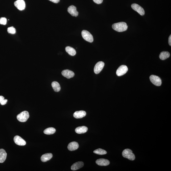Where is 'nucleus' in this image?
I'll return each mask as SVG.
<instances>
[{"mask_svg":"<svg viewBox=\"0 0 171 171\" xmlns=\"http://www.w3.org/2000/svg\"><path fill=\"white\" fill-rule=\"evenodd\" d=\"M7 23V19L5 17H2L0 19V24L6 25Z\"/></svg>","mask_w":171,"mask_h":171,"instance_id":"nucleus-26","label":"nucleus"},{"mask_svg":"<svg viewBox=\"0 0 171 171\" xmlns=\"http://www.w3.org/2000/svg\"><path fill=\"white\" fill-rule=\"evenodd\" d=\"M68 12L72 16L77 17L78 16V12L77 11V8L74 6H69L68 9Z\"/></svg>","mask_w":171,"mask_h":171,"instance_id":"nucleus-11","label":"nucleus"},{"mask_svg":"<svg viewBox=\"0 0 171 171\" xmlns=\"http://www.w3.org/2000/svg\"><path fill=\"white\" fill-rule=\"evenodd\" d=\"M5 99L4 97L2 96H0V102Z\"/></svg>","mask_w":171,"mask_h":171,"instance_id":"nucleus-31","label":"nucleus"},{"mask_svg":"<svg viewBox=\"0 0 171 171\" xmlns=\"http://www.w3.org/2000/svg\"><path fill=\"white\" fill-rule=\"evenodd\" d=\"M112 28L117 32H122L127 30L128 26L125 22H120L114 23L112 25Z\"/></svg>","mask_w":171,"mask_h":171,"instance_id":"nucleus-1","label":"nucleus"},{"mask_svg":"<svg viewBox=\"0 0 171 171\" xmlns=\"http://www.w3.org/2000/svg\"><path fill=\"white\" fill-rule=\"evenodd\" d=\"M86 113L84 111H77L74 113L73 116L76 118H81L85 116Z\"/></svg>","mask_w":171,"mask_h":171,"instance_id":"nucleus-14","label":"nucleus"},{"mask_svg":"<svg viewBox=\"0 0 171 171\" xmlns=\"http://www.w3.org/2000/svg\"><path fill=\"white\" fill-rule=\"evenodd\" d=\"M168 43H169V45L171 46V35H170L169 36V38H168Z\"/></svg>","mask_w":171,"mask_h":171,"instance_id":"nucleus-30","label":"nucleus"},{"mask_svg":"<svg viewBox=\"0 0 171 171\" xmlns=\"http://www.w3.org/2000/svg\"><path fill=\"white\" fill-rule=\"evenodd\" d=\"M56 131V129L54 128L49 127L45 130L43 132L46 134L51 135L54 134Z\"/></svg>","mask_w":171,"mask_h":171,"instance_id":"nucleus-23","label":"nucleus"},{"mask_svg":"<svg viewBox=\"0 0 171 171\" xmlns=\"http://www.w3.org/2000/svg\"><path fill=\"white\" fill-rule=\"evenodd\" d=\"M79 147L78 143L76 142H72L70 143L68 146V150L74 151L77 150Z\"/></svg>","mask_w":171,"mask_h":171,"instance_id":"nucleus-15","label":"nucleus"},{"mask_svg":"<svg viewBox=\"0 0 171 171\" xmlns=\"http://www.w3.org/2000/svg\"><path fill=\"white\" fill-rule=\"evenodd\" d=\"M122 155L124 158H127L130 160L133 161L135 159V156L133 153V151L129 149L124 150L122 152Z\"/></svg>","mask_w":171,"mask_h":171,"instance_id":"nucleus-2","label":"nucleus"},{"mask_svg":"<svg viewBox=\"0 0 171 171\" xmlns=\"http://www.w3.org/2000/svg\"><path fill=\"white\" fill-rule=\"evenodd\" d=\"M170 55L168 52H161L159 55V58L162 60L167 59L170 57Z\"/></svg>","mask_w":171,"mask_h":171,"instance_id":"nucleus-22","label":"nucleus"},{"mask_svg":"<svg viewBox=\"0 0 171 171\" xmlns=\"http://www.w3.org/2000/svg\"><path fill=\"white\" fill-rule=\"evenodd\" d=\"M7 32L8 33L11 34H15L16 33V30L14 27H9L7 29Z\"/></svg>","mask_w":171,"mask_h":171,"instance_id":"nucleus-25","label":"nucleus"},{"mask_svg":"<svg viewBox=\"0 0 171 171\" xmlns=\"http://www.w3.org/2000/svg\"><path fill=\"white\" fill-rule=\"evenodd\" d=\"M88 130V128L85 126H82L77 127L75 129L76 133L78 134H83L87 132Z\"/></svg>","mask_w":171,"mask_h":171,"instance_id":"nucleus-17","label":"nucleus"},{"mask_svg":"<svg viewBox=\"0 0 171 171\" xmlns=\"http://www.w3.org/2000/svg\"><path fill=\"white\" fill-rule=\"evenodd\" d=\"M52 86L55 91L59 92L61 90V87L58 82L54 81L52 82Z\"/></svg>","mask_w":171,"mask_h":171,"instance_id":"nucleus-21","label":"nucleus"},{"mask_svg":"<svg viewBox=\"0 0 171 171\" xmlns=\"http://www.w3.org/2000/svg\"><path fill=\"white\" fill-rule=\"evenodd\" d=\"M29 116V113L28 111H23L18 114L17 116V118L19 121L23 122L27 121Z\"/></svg>","mask_w":171,"mask_h":171,"instance_id":"nucleus-3","label":"nucleus"},{"mask_svg":"<svg viewBox=\"0 0 171 171\" xmlns=\"http://www.w3.org/2000/svg\"><path fill=\"white\" fill-rule=\"evenodd\" d=\"M96 163L98 165L101 166H106L109 165L110 164L109 161L108 160L101 158L97 159Z\"/></svg>","mask_w":171,"mask_h":171,"instance_id":"nucleus-13","label":"nucleus"},{"mask_svg":"<svg viewBox=\"0 0 171 171\" xmlns=\"http://www.w3.org/2000/svg\"><path fill=\"white\" fill-rule=\"evenodd\" d=\"M7 99H4L3 100V101H2L1 102H0V103H1V105H5L6 104V103H7Z\"/></svg>","mask_w":171,"mask_h":171,"instance_id":"nucleus-28","label":"nucleus"},{"mask_svg":"<svg viewBox=\"0 0 171 171\" xmlns=\"http://www.w3.org/2000/svg\"><path fill=\"white\" fill-rule=\"evenodd\" d=\"M82 37L86 41L90 42H93V36L89 32L86 30H83L82 32Z\"/></svg>","mask_w":171,"mask_h":171,"instance_id":"nucleus-4","label":"nucleus"},{"mask_svg":"<svg viewBox=\"0 0 171 171\" xmlns=\"http://www.w3.org/2000/svg\"><path fill=\"white\" fill-rule=\"evenodd\" d=\"M14 141L16 144L19 145L24 146L26 144V141L18 136H15L14 138Z\"/></svg>","mask_w":171,"mask_h":171,"instance_id":"nucleus-10","label":"nucleus"},{"mask_svg":"<svg viewBox=\"0 0 171 171\" xmlns=\"http://www.w3.org/2000/svg\"><path fill=\"white\" fill-rule=\"evenodd\" d=\"M53 157L52 153H47L43 155L41 158V161L42 162H45L50 160Z\"/></svg>","mask_w":171,"mask_h":171,"instance_id":"nucleus-19","label":"nucleus"},{"mask_svg":"<svg viewBox=\"0 0 171 171\" xmlns=\"http://www.w3.org/2000/svg\"><path fill=\"white\" fill-rule=\"evenodd\" d=\"M51 2H53V3H57L58 2H59L60 1V0H48Z\"/></svg>","mask_w":171,"mask_h":171,"instance_id":"nucleus-29","label":"nucleus"},{"mask_svg":"<svg viewBox=\"0 0 171 171\" xmlns=\"http://www.w3.org/2000/svg\"><path fill=\"white\" fill-rule=\"evenodd\" d=\"M84 166V163L82 162H76L71 166V169L73 170H76L80 169Z\"/></svg>","mask_w":171,"mask_h":171,"instance_id":"nucleus-16","label":"nucleus"},{"mask_svg":"<svg viewBox=\"0 0 171 171\" xmlns=\"http://www.w3.org/2000/svg\"><path fill=\"white\" fill-rule=\"evenodd\" d=\"M93 1L96 4H99L102 3L103 0H93Z\"/></svg>","mask_w":171,"mask_h":171,"instance_id":"nucleus-27","label":"nucleus"},{"mask_svg":"<svg viewBox=\"0 0 171 171\" xmlns=\"http://www.w3.org/2000/svg\"><path fill=\"white\" fill-rule=\"evenodd\" d=\"M65 50L68 54L71 56H74L76 54V52L75 50L73 48L70 46H67L66 47Z\"/></svg>","mask_w":171,"mask_h":171,"instance_id":"nucleus-20","label":"nucleus"},{"mask_svg":"<svg viewBox=\"0 0 171 171\" xmlns=\"http://www.w3.org/2000/svg\"><path fill=\"white\" fill-rule=\"evenodd\" d=\"M104 65V62L102 61L97 62L94 67V73L97 74H99L103 69Z\"/></svg>","mask_w":171,"mask_h":171,"instance_id":"nucleus-8","label":"nucleus"},{"mask_svg":"<svg viewBox=\"0 0 171 171\" xmlns=\"http://www.w3.org/2000/svg\"><path fill=\"white\" fill-rule=\"evenodd\" d=\"M14 5L20 11L23 10L25 8V2L23 0H17L14 2Z\"/></svg>","mask_w":171,"mask_h":171,"instance_id":"nucleus-6","label":"nucleus"},{"mask_svg":"<svg viewBox=\"0 0 171 171\" xmlns=\"http://www.w3.org/2000/svg\"><path fill=\"white\" fill-rule=\"evenodd\" d=\"M62 76L68 79H70L74 77L75 74L72 71L68 69L64 70L62 71Z\"/></svg>","mask_w":171,"mask_h":171,"instance_id":"nucleus-12","label":"nucleus"},{"mask_svg":"<svg viewBox=\"0 0 171 171\" xmlns=\"http://www.w3.org/2000/svg\"><path fill=\"white\" fill-rule=\"evenodd\" d=\"M150 79L152 83L158 86H160L162 84V81L158 76L152 75L150 77Z\"/></svg>","mask_w":171,"mask_h":171,"instance_id":"nucleus-5","label":"nucleus"},{"mask_svg":"<svg viewBox=\"0 0 171 171\" xmlns=\"http://www.w3.org/2000/svg\"><path fill=\"white\" fill-rule=\"evenodd\" d=\"M93 153L96 154L100 155H103L107 153V152L106 151L100 148L98 149L94 150L93 151Z\"/></svg>","mask_w":171,"mask_h":171,"instance_id":"nucleus-24","label":"nucleus"},{"mask_svg":"<svg viewBox=\"0 0 171 171\" xmlns=\"http://www.w3.org/2000/svg\"><path fill=\"white\" fill-rule=\"evenodd\" d=\"M7 157V153L4 149H0V163H3L5 161Z\"/></svg>","mask_w":171,"mask_h":171,"instance_id":"nucleus-18","label":"nucleus"},{"mask_svg":"<svg viewBox=\"0 0 171 171\" xmlns=\"http://www.w3.org/2000/svg\"><path fill=\"white\" fill-rule=\"evenodd\" d=\"M131 7L134 11H136L141 15L143 16L145 14V12L143 9L141 7L136 4H133Z\"/></svg>","mask_w":171,"mask_h":171,"instance_id":"nucleus-7","label":"nucleus"},{"mask_svg":"<svg viewBox=\"0 0 171 171\" xmlns=\"http://www.w3.org/2000/svg\"><path fill=\"white\" fill-rule=\"evenodd\" d=\"M128 68L127 66L125 65H121L116 71V74L118 76L123 75L128 71Z\"/></svg>","mask_w":171,"mask_h":171,"instance_id":"nucleus-9","label":"nucleus"}]
</instances>
